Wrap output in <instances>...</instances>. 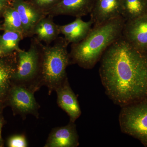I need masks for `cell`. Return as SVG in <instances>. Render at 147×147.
<instances>
[{"label": "cell", "instance_id": "1", "mask_svg": "<svg viewBox=\"0 0 147 147\" xmlns=\"http://www.w3.org/2000/svg\"><path fill=\"white\" fill-rule=\"evenodd\" d=\"M99 75L105 93L121 107L147 100V54L122 36L105 50Z\"/></svg>", "mask_w": 147, "mask_h": 147}, {"label": "cell", "instance_id": "2", "mask_svg": "<svg viewBox=\"0 0 147 147\" xmlns=\"http://www.w3.org/2000/svg\"><path fill=\"white\" fill-rule=\"evenodd\" d=\"M125 22L120 16L94 26L84 39L71 44L69 53L71 64L85 69L93 68L107 48L122 36Z\"/></svg>", "mask_w": 147, "mask_h": 147}, {"label": "cell", "instance_id": "3", "mask_svg": "<svg viewBox=\"0 0 147 147\" xmlns=\"http://www.w3.org/2000/svg\"><path fill=\"white\" fill-rule=\"evenodd\" d=\"M54 45L41 43V64L39 86H45L48 94L55 91L67 78L66 68L71 64L67 50L69 43L64 37H58Z\"/></svg>", "mask_w": 147, "mask_h": 147}, {"label": "cell", "instance_id": "4", "mask_svg": "<svg viewBox=\"0 0 147 147\" xmlns=\"http://www.w3.org/2000/svg\"><path fill=\"white\" fill-rule=\"evenodd\" d=\"M41 43L34 38L27 51L20 49L16 51L17 65L12 79L16 84L26 86L35 92L40 88Z\"/></svg>", "mask_w": 147, "mask_h": 147}, {"label": "cell", "instance_id": "5", "mask_svg": "<svg viewBox=\"0 0 147 147\" xmlns=\"http://www.w3.org/2000/svg\"><path fill=\"white\" fill-rule=\"evenodd\" d=\"M119 122L123 133L147 147V100L121 107Z\"/></svg>", "mask_w": 147, "mask_h": 147}, {"label": "cell", "instance_id": "6", "mask_svg": "<svg viewBox=\"0 0 147 147\" xmlns=\"http://www.w3.org/2000/svg\"><path fill=\"white\" fill-rule=\"evenodd\" d=\"M35 92L28 87L18 84L11 88L9 91L11 105L22 117L31 115L38 118L40 106L35 98Z\"/></svg>", "mask_w": 147, "mask_h": 147}, {"label": "cell", "instance_id": "7", "mask_svg": "<svg viewBox=\"0 0 147 147\" xmlns=\"http://www.w3.org/2000/svg\"><path fill=\"white\" fill-rule=\"evenodd\" d=\"M122 36L137 50L147 54V12L125 21Z\"/></svg>", "mask_w": 147, "mask_h": 147}, {"label": "cell", "instance_id": "8", "mask_svg": "<svg viewBox=\"0 0 147 147\" xmlns=\"http://www.w3.org/2000/svg\"><path fill=\"white\" fill-rule=\"evenodd\" d=\"M11 5L19 14L22 22L24 38L33 36L35 27L43 17L47 16L28 0H11Z\"/></svg>", "mask_w": 147, "mask_h": 147}, {"label": "cell", "instance_id": "9", "mask_svg": "<svg viewBox=\"0 0 147 147\" xmlns=\"http://www.w3.org/2000/svg\"><path fill=\"white\" fill-rule=\"evenodd\" d=\"M95 0H60L46 15L54 17L67 15L82 17L90 13Z\"/></svg>", "mask_w": 147, "mask_h": 147}, {"label": "cell", "instance_id": "10", "mask_svg": "<svg viewBox=\"0 0 147 147\" xmlns=\"http://www.w3.org/2000/svg\"><path fill=\"white\" fill-rule=\"evenodd\" d=\"M79 145V137L75 122L69 121L65 126L52 129L45 147H76Z\"/></svg>", "mask_w": 147, "mask_h": 147}, {"label": "cell", "instance_id": "11", "mask_svg": "<svg viewBox=\"0 0 147 147\" xmlns=\"http://www.w3.org/2000/svg\"><path fill=\"white\" fill-rule=\"evenodd\" d=\"M55 91L57 92L58 106L69 116V121L75 122L81 116L82 111L76 94L69 85L68 78Z\"/></svg>", "mask_w": 147, "mask_h": 147}, {"label": "cell", "instance_id": "12", "mask_svg": "<svg viewBox=\"0 0 147 147\" xmlns=\"http://www.w3.org/2000/svg\"><path fill=\"white\" fill-rule=\"evenodd\" d=\"M122 3L123 0H95L90 13L94 26L122 16Z\"/></svg>", "mask_w": 147, "mask_h": 147}, {"label": "cell", "instance_id": "13", "mask_svg": "<svg viewBox=\"0 0 147 147\" xmlns=\"http://www.w3.org/2000/svg\"><path fill=\"white\" fill-rule=\"evenodd\" d=\"M92 25L93 22L92 20L86 22L82 17H76L71 23L59 26L60 30L69 44H73L84 39L91 30Z\"/></svg>", "mask_w": 147, "mask_h": 147}, {"label": "cell", "instance_id": "14", "mask_svg": "<svg viewBox=\"0 0 147 147\" xmlns=\"http://www.w3.org/2000/svg\"><path fill=\"white\" fill-rule=\"evenodd\" d=\"M53 17L46 16L43 17L38 23L35 27L33 36L40 42H44L46 45H50L55 41L60 34L59 25L54 22Z\"/></svg>", "mask_w": 147, "mask_h": 147}, {"label": "cell", "instance_id": "15", "mask_svg": "<svg viewBox=\"0 0 147 147\" xmlns=\"http://www.w3.org/2000/svg\"><path fill=\"white\" fill-rule=\"evenodd\" d=\"M24 38L22 33L6 31L0 35V47L3 53L8 55L20 50L19 44Z\"/></svg>", "mask_w": 147, "mask_h": 147}, {"label": "cell", "instance_id": "16", "mask_svg": "<svg viewBox=\"0 0 147 147\" xmlns=\"http://www.w3.org/2000/svg\"><path fill=\"white\" fill-rule=\"evenodd\" d=\"M147 12L146 0H123L122 16L126 20Z\"/></svg>", "mask_w": 147, "mask_h": 147}, {"label": "cell", "instance_id": "17", "mask_svg": "<svg viewBox=\"0 0 147 147\" xmlns=\"http://www.w3.org/2000/svg\"><path fill=\"white\" fill-rule=\"evenodd\" d=\"M3 24L2 30L4 31L18 32L23 34V27L18 11L11 5L8 7L3 14Z\"/></svg>", "mask_w": 147, "mask_h": 147}, {"label": "cell", "instance_id": "18", "mask_svg": "<svg viewBox=\"0 0 147 147\" xmlns=\"http://www.w3.org/2000/svg\"><path fill=\"white\" fill-rule=\"evenodd\" d=\"M36 8L46 15L47 11L53 8L60 0H28Z\"/></svg>", "mask_w": 147, "mask_h": 147}, {"label": "cell", "instance_id": "19", "mask_svg": "<svg viewBox=\"0 0 147 147\" xmlns=\"http://www.w3.org/2000/svg\"><path fill=\"white\" fill-rule=\"evenodd\" d=\"M8 146L9 147H27L28 146V141L24 134L13 135L9 139Z\"/></svg>", "mask_w": 147, "mask_h": 147}, {"label": "cell", "instance_id": "20", "mask_svg": "<svg viewBox=\"0 0 147 147\" xmlns=\"http://www.w3.org/2000/svg\"><path fill=\"white\" fill-rule=\"evenodd\" d=\"M10 5L11 0H0V17L3 16L5 11Z\"/></svg>", "mask_w": 147, "mask_h": 147}, {"label": "cell", "instance_id": "21", "mask_svg": "<svg viewBox=\"0 0 147 147\" xmlns=\"http://www.w3.org/2000/svg\"><path fill=\"white\" fill-rule=\"evenodd\" d=\"M2 127V122L0 119V144L1 143L2 138H1V129Z\"/></svg>", "mask_w": 147, "mask_h": 147}, {"label": "cell", "instance_id": "22", "mask_svg": "<svg viewBox=\"0 0 147 147\" xmlns=\"http://www.w3.org/2000/svg\"><path fill=\"white\" fill-rule=\"evenodd\" d=\"M4 55V53H3L2 50L1 48V47H0V57H3V56L4 55Z\"/></svg>", "mask_w": 147, "mask_h": 147}, {"label": "cell", "instance_id": "23", "mask_svg": "<svg viewBox=\"0 0 147 147\" xmlns=\"http://www.w3.org/2000/svg\"><path fill=\"white\" fill-rule=\"evenodd\" d=\"M2 30V27L1 26V24H0V30Z\"/></svg>", "mask_w": 147, "mask_h": 147}]
</instances>
